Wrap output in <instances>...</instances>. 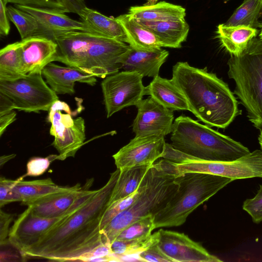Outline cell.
Here are the masks:
<instances>
[{
  "label": "cell",
  "mask_w": 262,
  "mask_h": 262,
  "mask_svg": "<svg viewBox=\"0 0 262 262\" xmlns=\"http://www.w3.org/2000/svg\"><path fill=\"white\" fill-rule=\"evenodd\" d=\"M120 170L111 174L107 182L93 197L63 222L47 232L23 254L24 258L76 261L104 241L100 230L102 217Z\"/></svg>",
  "instance_id": "cell-1"
},
{
  "label": "cell",
  "mask_w": 262,
  "mask_h": 262,
  "mask_svg": "<svg viewBox=\"0 0 262 262\" xmlns=\"http://www.w3.org/2000/svg\"><path fill=\"white\" fill-rule=\"evenodd\" d=\"M171 79L184 96L189 111L211 127L225 128L241 114L228 85L206 68L178 62L173 67Z\"/></svg>",
  "instance_id": "cell-2"
},
{
  "label": "cell",
  "mask_w": 262,
  "mask_h": 262,
  "mask_svg": "<svg viewBox=\"0 0 262 262\" xmlns=\"http://www.w3.org/2000/svg\"><path fill=\"white\" fill-rule=\"evenodd\" d=\"M54 40L55 61L101 78L122 69L121 59L130 48L122 41L83 31L56 35Z\"/></svg>",
  "instance_id": "cell-3"
},
{
  "label": "cell",
  "mask_w": 262,
  "mask_h": 262,
  "mask_svg": "<svg viewBox=\"0 0 262 262\" xmlns=\"http://www.w3.org/2000/svg\"><path fill=\"white\" fill-rule=\"evenodd\" d=\"M170 140L175 149L208 161H231L250 152L240 142L183 115L174 120Z\"/></svg>",
  "instance_id": "cell-4"
},
{
  "label": "cell",
  "mask_w": 262,
  "mask_h": 262,
  "mask_svg": "<svg viewBox=\"0 0 262 262\" xmlns=\"http://www.w3.org/2000/svg\"><path fill=\"white\" fill-rule=\"evenodd\" d=\"M178 189L154 215L155 229L183 225L188 215L233 179L221 176L186 173L178 176Z\"/></svg>",
  "instance_id": "cell-5"
},
{
  "label": "cell",
  "mask_w": 262,
  "mask_h": 262,
  "mask_svg": "<svg viewBox=\"0 0 262 262\" xmlns=\"http://www.w3.org/2000/svg\"><path fill=\"white\" fill-rule=\"evenodd\" d=\"M176 177L164 166L161 160L155 163L145 176L136 200L101 231L105 242L111 243L131 223L148 214L154 215L163 208L178 189Z\"/></svg>",
  "instance_id": "cell-6"
},
{
  "label": "cell",
  "mask_w": 262,
  "mask_h": 262,
  "mask_svg": "<svg viewBox=\"0 0 262 262\" xmlns=\"http://www.w3.org/2000/svg\"><path fill=\"white\" fill-rule=\"evenodd\" d=\"M228 76L235 83L234 93L245 107L248 120L262 129V39L254 37L238 55L228 59Z\"/></svg>",
  "instance_id": "cell-7"
},
{
  "label": "cell",
  "mask_w": 262,
  "mask_h": 262,
  "mask_svg": "<svg viewBox=\"0 0 262 262\" xmlns=\"http://www.w3.org/2000/svg\"><path fill=\"white\" fill-rule=\"evenodd\" d=\"M177 176L186 173H208L232 178L233 180L262 178V149H256L231 161L203 160L186 155L167 144L163 156Z\"/></svg>",
  "instance_id": "cell-8"
},
{
  "label": "cell",
  "mask_w": 262,
  "mask_h": 262,
  "mask_svg": "<svg viewBox=\"0 0 262 262\" xmlns=\"http://www.w3.org/2000/svg\"><path fill=\"white\" fill-rule=\"evenodd\" d=\"M97 191L88 190L66 212L56 217L38 216L28 206L18 215L10 229L8 240L10 245L18 250L23 256V254L35 244L47 232L63 222L89 201Z\"/></svg>",
  "instance_id": "cell-9"
},
{
  "label": "cell",
  "mask_w": 262,
  "mask_h": 262,
  "mask_svg": "<svg viewBox=\"0 0 262 262\" xmlns=\"http://www.w3.org/2000/svg\"><path fill=\"white\" fill-rule=\"evenodd\" d=\"M42 75L28 73L15 80H0V93L11 100L14 109L27 113L49 111L59 99Z\"/></svg>",
  "instance_id": "cell-10"
},
{
  "label": "cell",
  "mask_w": 262,
  "mask_h": 262,
  "mask_svg": "<svg viewBox=\"0 0 262 262\" xmlns=\"http://www.w3.org/2000/svg\"><path fill=\"white\" fill-rule=\"evenodd\" d=\"M48 112V121L51 123L50 134L54 137L52 144L59 154L57 160L74 157L85 140L84 119L81 117L74 119V113L69 105L59 100Z\"/></svg>",
  "instance_id": "cell-11"
},
{
  "label": "cell",
  "mask_w": 262,
  "mask_h": 262,
  "mask_svg": "<svg viewBox=\"0 0 262 262\" xmlns=\"http://www.w3.org/2000/svg\"><path fill=\"white\" fill-rule=\"evenodd\" d=\"M142 78L137 72L124 71L104 78L101 86L107 118L142 100L145 95Z\"/></svg>",
  "instance_id": "cell-12"
},
{
  "label": "cell",
  "mask_w": 262,
  "mask_h": 262,
  "mask_svg": "<svg viewBox=\"0 0 262 262\" xmlns=\"http://www.w3.org/2000/svg\"><path fill=\"white\" fill-rule=\"evenodd\" d=\"M166 142L159 135L135 136L130 142L113 155L120 171L141 166H150L162 158Z\"/></svg>",
  "instance_id": "cell-13"
},
{
  "label": "cell",
  "mask_w": 262,
  "mask_h": 262,
  "mask_svg": "<svg viewBox=\"0 0 262 262\" xmlns=\"http://www.w3.org/2000/svg\"><path fill=\"white\" fill-rule=\"evenodd\" d=\"M158 231L160 237L157 245L173 262L222 261L183 233L162 229Z\"/></svg>",
  "instance_id": "cell-14"
},
{
  "label": "cell",
  "mask_w": 262,
  "mask_h": 262,
  "mask_svg": "<svg viewBox=\"0 0 262 262\" xmlns=\"http://www.w3.org/2000/svg\"><path fill=\"white\" fill-rule=\"evenodd\" d=\"M136 106L137 114L133 123L136 136L159 135L165 137L172 132L173 111L151 97L142 100Z\"/></svg>",
  "instance_id": "cell-15"
},
{
  "label": "cell",
  "mask_w": 262,
  "mask_h": 262,
  "mask_svg": "<svg viewBox=\"0 0 262 262\" xmlns=\"http://www.w3.org/2000/svg\"><path fill=\"white\" fill-rule=\"evenodd\" d=\"M15 6L29 13L36 19L39 27V36L54 40L56 35L61 34L77 31L89 32L82 21L74 20L64 13L18 5Z\"/></svg>",
  "instance_id": "cell-16"
},
{
  "label": "cell",
  "mask_w": 262,
  "mask_h": 262,
  "mask_svg": "<svg viewBox=\"0 0 262 262\" xmlns=\"http://www.w3.org/2000/svg\"><path fill=\"white\" fill-rule=\"evenodd\" d=\"M21 49L25 73H42L43 68L55 61L57 44L50 38L33 36L21 39Z\"/></svg>",
  "instance_id": "cell-17"
},
{
  "label": "cell",
  "mask_w": 262,
  "mask_h": 262,
  "mask_svg": "<svg viewBox=\"0 0 262 262\" xmlns=\"http://www.w3.org/2000/svg\"><path fill=\"white\" fill-rule=\"evenodd\" d=\"M47 83L57 94H73L75 83L79 82L94 85L96 77L84 73L75 68L62 67L51 62L42 71Z\"/></svg>",
  "instance_id": "cell-18"
},
{
  "label": "cell",
  "mask_w": 262,
  "mask_h": 262,
  "mask_svg": "<svg viewBox=\"0 0 262 262\" xmlns=\"http://www.w3.org/2000/svg\"><path fill=\"white\" fill-rule=\"evenodd\" d=\"M24 178L21 176L15 180L13 190L19 195L21 204L28 206L52 196L82 187L79 183L73 186H60L50 178L32 181H24Z\"/></svg>",
  "instance_id": "cell-19"
},
{
  "label": "cell",
  "mask_w": 262,
  "mask_h": 262,
  "mask_svg": "<svg viewBox=\"0 0 262 262\" xmlns=\"http://www.w3.org/2000/svg\"><path fill=\"white\" fill-rule=\"evenodd\" d=\"M169 53L160 49L144 51L130 47L122 57L121 63L124 71L137 72L143 77L155 78L159 75L160 69L166 61Z\"/></svg>",
  "instance_id": "cell-20"
},
{
  "label": "cell",
  "mask_w": 262,
  "mask_h": 262,
  "mask_svg": "<svg viewBox=\"0 0 262 262\" xmlns=\"http://www.w3.org/2000/svg\"><path fill=\"white\" fill-rule=\"evenodd\" d=\"M94 182L88 180L80 188L58 194L28 206L32 212L45 217H56L63 214L81 195L90 189Z\"/></svg>",
  "instance_id": "cell-21"
},
{
  "label": "cell",
  "mask_w": 262,
  "mask_h": 262,
  "mask_svg": "<svg viewBox=\"0 0 262 262\" xmlns=\"http://www.w3.org/2000/svg\"><path fill=\"white\" fill-rule=\"evenodd\" d=\"M145 95H149L157 102L172 110H188L186 100L172 79L154 78L145 87Z\"/></svg>",
  "instance_id": "cell-22"
},
{
  "label": "cell",
  "mask_w": 262,
  "mask_h": 262,
  "mask_svg": "<svg viewBox=\"0 0 262 262\" xmlns=\"http://www.w3.org/2000/svg\"><path fill=\"white\" fill-rule=\"evenodd\" d=\"M116 18L124 29L126 43L133 49L150 51L162 48L157 36L136 19L131 17L128 13L120 15Z\"/></svg>",
  "instance_id": "cell-23"
},
{
  "label": "cell",
  "mask_w": 262,
  "mask_h": 262,
  "mask_svg": "<svg viewBox=\"0 0 262 262\" xmlns=\"http://www.w3.org/2000/svg\"><path fill=\"white\" fill-rule=\"evenodd\" d=\"M137 21L157 36L162 47L180 48L189 31L185 18L160 21Z\"/></svg>",
  "instance_id": "cell-24"
},
{
  "label": "cell",
  "mask_w": 262,
  "mask_h": 262,
  "mask_svg": "<svg viewBox=\"0 0 262 262\" xmlns=\"http://www.w3.org/2000/svg\"><path fill=\"white\" fill-rule=\"evenodd\" d=\"M79 16L89 32L126 43L125 33L116 18L107 17L87 7Z\"/></svg>",
  "instance_id": "cell-25"
},
{
  "label": "cell",
  "mask_w": 262,
  "mask_h": 262,
  "mask_svg": "<svg viewBox=\"0 0 262 262\" xmlns=\"http://www.w3.org/2000/svg\"><path fill=\"white\" fill-rule=\"evenodd\" d=\"M127 13L137 20L160 21L184 19L186 10L181 6L161 1L151 5L130 7Z\"/></svg>",
  "instance_id": "cell-26"
},
{
  "label": "cell",
  "mask_w": 262,
  "mask_h": 262,
  "mask_svg": "<svg viewBox=\"0 0 262 262\" xmlns=\"http://www.w3.org/2000/svg\"><path fill=\"white\" fill-rule=\"evenodd\" d=\"M258 33L257 29L245 26L220 24L216 33L222 46L231 55L240 54Z\"/></svg>",
  "instance_id": "cell-27"
},
{
  "label": "cell",
  "mask_w": 262,
  "mask_h": 262,
  "mask_svg": "<svg viewBox=\"0 0 262 262\" xmlns=\"http://www.w3.org/2000/svg\"><path fill=\"white\" fill-rule=\"evenodd\" d=\"M152 165L137 166L120 171L113 190L108 206L135 192L143 181Z\"/></svg>",
  "instance_id": "cell-28"
},
{
  "label": "cell",
  "mask_w": 262,
  "mask_h": 262,
  "mask_svg": "<svg viewBox=\"0 0 262 262\" xmlns=\"http://www.w3.org/2000/svg\"><path fill=\"white\" fill-rule=\"evenodd\" d=\"M25 73L20 41L8 45L0 51V80L23 78Z\"/></svg>",
  "instance_id": "cell-29"
},
{
  "label": "cell",
  "mask_w": 262,
  "mask_h": 262,
  "mask_svg": "<svg viewBox=\"0 0 262 262\" xmlns=\"http://www.w3.org/2000/svg\"><path fill=\"white\" fill-rule=\"evenodd\" d=\"M262 14V0H244L226 22L227 26H245L261 28L259 18Z\"/></svg>",
  "instance_id": "cell-30"
},
{
  "label": "cell",
  "mask_w": 262,
  "mask_h": 262,
  "mask_svg": "<svg viewBox=\"0 0 262 262\" xmlns=\"http://www.w3.org/2000/svg\"><path fill=\"white\" fill-rule=\"evenodd\" d=\"M159 231L148 236L130 240L115 239L111 243L113 254L117 256L137 255L156 244L159 240Z\"/></svg>",
  "instance_id": "cell-31"
},
{
  "label": "cell",
  "mask_w": 262,
  "mask_h": 262,
  "mask_svg": "<svg viewBox=\"0 0 262 262\" xmlns=\"http://www.w3.org/2000/svg\"><path fill=\"white\" fill-rule=\"evenodd\" d=\"M7 13L10 20L17 28L21 39L39 36L38 23L30 14L12 6L7 7Z\"/></svg>",
  "instance_id": "cell-32"
},
{
  "label": "cell",
  "mask_w": 262,
  "mask_h": 262,
  "mask_svg": "<svg viewBox=\"0 0 262 262\" xmlns=\"http://www.w3.org/2000/svg\"><path fill=\"white\" fill-rule=\"evenodd\" d=\"M155 229L154 215L148 214L138 219L125 227L115 239L130 240L144 237L151 234Z\"/></svg>",
  "instance_id": "cell-33"
},
{
  "label": "cell",
  "mask_w": 262,
  "mask_h": 262,
  "mask_svg": "<svg viewBox=\"0 0 262 262\" xmlns=\"http://www.w3.org/2000/svg\"><path fill=\"white\" fill-rule=\"evenodd\" d=\"M144 181V179L138 189L133 194L113 203L107 208L100 222L101 231L114 217L127 209L136 200L141 190Z\"/></svg>",
  "instance_id": "cell-34"
},
{
  "label": "cell",
  "mask_w": 262,
  "mask_h": 262,
  "mask_svg": "<svg viewBox=\"0 0 262 262\" xmlns=\"http://www.w3.org/2000/svg\"><path fill=\"white\" fill-rule=\"evenodd\" d=\"M6 4L29 6L55 10L62 13L69 12L61 0H3Z\"/></svg>",
  "instance_id": "cell-35"
},
{
  "label": "cell",
  "mask_w": 262,
  "mask_h": 262,
  "mask_svg": "<svg viewBox=\"0 0 262 262\" xmlns=\"http://www.w3.org/2000/svg\"><path fill=\"white\" fill-rule=\"evenodd\" d=\"M57 155H51L47 157H33L27 164V171L23 176L24 178L28 176L36 177L44 173L49 167L51 163L57 160Z\"/></svg>",
  "instance_id": "cell-36"
},
{
  "label": "cell",
  "mask_w": 262,
  "mask_h": 262,
  "mask_svg": "<svg viewBox=\"0 0 262 262\" xmlns=\"http://www.w3.org/2000/svg\"><path fill=\"white\" fill-rule=\"evenodd\" d=\"M243 209L251 216L254 223L262 222V184L259 185L253 198L246 199L244 202Z\"/></svg>",
  "instance_id": "cell-37"
},
{
  "label": "cell",
  "mask_w": 262,
  "mask_h": 262,
  "mask_svg": "<svg viewBox=\"0 0 262 262\" xmlns=\"http://www.w3.org/2000/svg\"><path fill=\"white\" fill-rule=\"evenodd\" d=\"M15 180L0 178V207L14 202H20L19 195L14 191Z\"/></svg>",
  "instance_id": "cell-38"
},
{
  "label": "cell",
  "mask_w": 262,
  "mask_h": 262,
  "mask_svg": "<svg viewBox=\"0 0 262 262\" xmlns=\"http://www.w3.org/2000/svg\"><path fill=\"white\" fill-rule=\"evenodd\" d=\"M157 244L153 245L146 250L139 254L141 261L149 262H173L172 259L168 257L162 251Z\"/></svg>",
  "instance_id": "cell-39"
},
{
  "label": "cell",
  "mask_w": 262,
  "mask_h": 262,
  "mask_svg": "<svg viewBox=\"0 0 262 262\" xmlns=\"http://www.w3.org/2000/svg\"><path fill=\"white\" fill-rule=\"evenodd\" d=\"M14 214L0 211V245L1 247L7 246L10 243L8 240L10 229L9 227L12 222Z\"/></svg>",
  "instance_id": "cell-40"
},
{
  "label": "cell",
  "mask_w": 262,
  "mask_h": 262,
  "mask_svg": "<svg viewBox=\"0 0 262 262\" xmlns=\"http://www.w3.org/2000/svg\"><path fill=\"white\" fill-rule=\"evenodd\" d=\"M110 245L111 243L108 242L104 243L92 250L84 254L78 258L76 261H92L95 258L112 255V253L111 250Z\"/></svg>",
  "instance_id": "cell-41"
},
{
  "label": "cell",
  "mask_w": 262,
  "mask_h": 262,
  "mask_svg": "<svg viewBox=\"0 0 262 262\" xmlns=\"http://www.w3.org/2000/svg\"><path fill=\"white\" fill-rule=\"evenodd\" d=\"M0 34L3 36L9 34L10 26L7 13V4L3 0H0Z\"/></svg>",
  "instance_id": "cell-42"
},
{
  "label": "cell",
  "mask_w": 262,
  "mask_h": 262,
  "mask_svg": "<svg viewBox=\"0 0 262 262\" xmlns=\"http://www.w3.org/2000/svg\"><path fill=\"white\" fill-rule=\"evenodd\" d=\"M69 12L78 14L79 16L82 10L86 7L83 0H61Z\"/></svg>",
  "instance_id": "cell-43"
},
{
  "label": "cell",
  "mask_w": 262,
  "mask_h": 262,
  "mask_svg": "<svg viewBox=\"0 0 262 262\" xmlns=\"http://www.w3.org/2000/svg\"><path fill=\"white\" fill-rule=\"evenodd\" d=\"M14 110L13 103L11 100L0 93V116L8 114Z\"/></svg>",
  "instance_id": "cell-44"
},
{
  "label": "cell",
  "mask_w": 262,
  "mask_h": 262,
  "mask_svg": "<svg viewBox=\"0 0 262 262\" xmlns=\"http://www.w3.org/2000/svg\"><path fill=\"white\" fill-rule=\"evenodd\" d=\"M16 113L13 111L11 112L0 116V136L1 137L7 127L16 120Z\"/></svg>",
  "instance_id": "cell-45"
},
{
  "label": "cell",
  "mask_w": 262,
  "mask_h": 262,
  "mask_svg": "<svg viewBox=\"0 0 262 262\" xmlns=\"http://www.w3.org/2000/svg\"><path fill=\"white\" fill-rule=\"evenodd\" d=\"M19 256L14 253L12 251H3L1 252V261H16L17 260V258H19Z\"/></svg>",
  "instance_id": "cell-46"
},
{
  "label": "cell",
  "mask_w": 262,
  "mask_h": 262,
  "mask_svg": "<svg viewBox=\"0 0 262 262\" xmlns=\"http://www.w3.org/2000/svg\"><path fill=\"white\" fill-rule=\"evenodd\" d=\"M15 156L16 155L15 154H11L10 155L1 156L0 159L1 167H2L4 164H5L7 162L9 161L10 160L14 158L15 157Z\"/></svg>",
  "instance_id": "cell-47"
},
{
  "label": "cell",
  "mask_w": 262,
  "mask_h": 262,
  "mask_svg": "<svg viewBox=\"0 0 262 262\" xmlns=\"http://www.w3.org/2000/svg\"><path fill=\"white\" fill-rule=\"evenodd\" d=\"M258 139L259 144L260 146V148L262 149V129H260Z\"/></svg>",
  "instance_id": "cell-48"
},
{
  "label": "cell",
  "mask_w": 262,
  "mask_h": 262,
  "mask_svg": "<svg viewBox=\"0 0 262 262\" xmlns=\"http://www.w3.org/2000/svg\"><path fill=\"white\" fill-rule=\"evenodd\" d=\"M158 0H147V2L144 4L145 5H151L157 3Z\"/></svg>",
  "instance_id": "cell-49"
},
{
  "label": "cell",
  "mask_w": 262,
  "mask_h": 262,
  "mask_svg": "<svg viewBox=\"0 0 262 262\" xmlns=\"http://www.w3.org/2000/svg\"><path fill=\"white\" fill-rule=\"evenodd\" d=\"M259 37L262 39V23H261V31L259 35Z\"/></svg>",
  "instance_id": "cell-50"
}]
</instances>
